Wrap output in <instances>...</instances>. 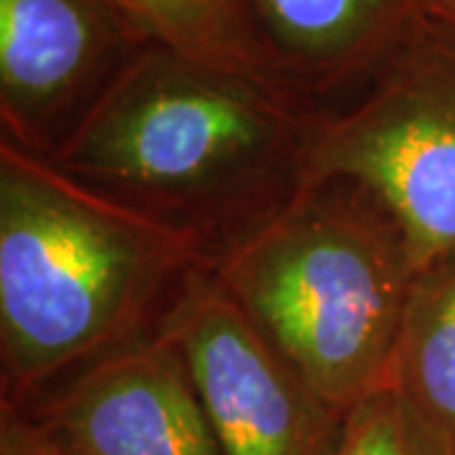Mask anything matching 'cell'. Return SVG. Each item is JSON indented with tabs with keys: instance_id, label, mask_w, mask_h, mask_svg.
<instances>
[{
	"instance_id": "7c38bea8",
	"label": "cell",
	"mask_w": 455,
	"mask_h": 455,
	"mask_svg": "<svg viewBox=\"0 0 455 455\" xmlns=\"http://www.w3.org/2000/svg\"><path fill=\"white\" fill-rule=\"evenodd\" d=\"M0 455H59L33 425L8 403H0Z\"/></svg>"
},
{
	"instance_id": "3957f363",
	"label": "cell",
	"mask_w": 455,
	"mask_h": 455,
	"mask_svg": "<svg viewBox=\"0 0 455 455\" xmlns=\"http://www.w3.org/2000/svg\"><path fill=\"white\" fill-rule=\"evenodd\" d=\"M212 276L341 412L387 390L418 278L400 223L362 185L307 180L208 259Z\"/></svg>"
},
{
	"instance_id": "9c48e42d",
	"label": "cell",
	"mask_w": 455,
	"mask_h": 455,
	"mask_svg": "<svg viewBox=\"0 0 455 455\" xmlns=\"http://www.w3.org/2000/svg\"><path fill=\"white\" fill-rule=\"evenodd\" d=\"M390 387L455 451V253L415 278Z\"/></svg>"
},
{
	"instance_id": "30bf717a",
	"label": "cell",
	"mask_w": 455,
	"mask_h": 455,
	"mask_svg": "<svg viewBox=\"0 0 455 455\" xmlns=\"http://www.w3.org/2000/svg\"><path fill=\"white\" fill-rule=\"evenodd\" d=\"M104 3L147 46H163L200 64L220 66V68L276 82L260 51L256 20H253V0H104Z\"/></svg>"
},
{
	"instance_id": "8fae6325",
	"label": "cell",
	"mask_w": 455,
	"mask_h": 455,
	"mask_svg": "<svg viewBox=\"0 0 455 455\" xmlns=\"http://www.w3.org/2000/svg\"><path fill=\"white\" fill-rule=\"evenodd\" d=\"M334 455H455V451L400 392L387 387L347 412Z\"/></svg>"
},
{
	"instance_id": "52a82bcc",
	"label": "cell",
	"mask_w": 455,
	"mask_h": 455,
	"mask_svg": "<svg viewBox=\"0 0 455 455\" xmlns=\"http://www.w3.org/2000/svg\"><path fill=\"white\" fill-rule=\"evenodd\" d=\"M142 46L104 0H0V140L51 157Z\"/></svg>"
},
{
	"instance_id": "4fadbf2b",
	"label": "cell",
	"mask_w": 455,
	"mask_h": 455,
	"mask_svg": "<svg viewBox=\"0 0 455 455\" xmlns=\"http://www.w3.org/2000/svg\"><path fill=\"white\" fill-rule=\"evenodd\" d=\"M427 5H430V8H438L443 13H448V16L455 18V0H427Z\"/></svg>"
},
{
	"instance_id": "7a4b0ae2",
	"label": "cell",
	"mask_w": 455,
	"mask_h": 455,
	"mask_svg": "<svg viewBox=\"0 0 455 455\" xmlns=\"http://www.w3.org/2000/svg\"><path fill=\"white\" fill-rule=\"evenodd\" d=\"M205 260L188 235L0 140V403L155 329Z\"/></svg>"
},
{
	"instance_id": "6da1fadb",
	"label": "cell",
	"mask_w": 455,
	"mask_h": 455,
	"mask_svg": "<svg viewBox=\"0 0 455 455\" xmlns=\"http://www.w3.org/2000/svg\"><path fill=\"white\" fill-rule=\"evenodd\" d=\"M319 109L263 76L142 46L46 160L211 259L309 180Z\"/></svg>"
},
{
	"instance_id": "8992f818",
	"label": "cell",
	"mask_w": 455,
	"mask_h": 455,
	"mask_svg": "<svg viewBox=\"0 0 455 455\" xmlns=\"http://www.w3.org/2000/svg\"><path fill=\"white\" fill-rule=\"evenodd\" d=\"M13 407L59 455H226L160 324Z\"/></svg>"
},
{
	"instance_id": "ba28073f",
	"label": "cell",
	"mask_w": 455,
	"mask_h": 455,
	"mask_svg": "<svg viewBox=\"0 0 455 455\" xmlns=\"http://www.w3.org/2000/svg\"><path fill=\"white\" fill-rule=\"evenodd\" d=\"M427 0H253L274 79L319 107L390 49Z\"/></svg>"
},
{
	"instance_id": "5b68a950",
	"label": "cell",
	"mask_w": 455,
	"mask_h": 455,
	"mask_svg": "<svg viewBox=\"0 0 455 455\" xmlns=\"http://www.w3.org/2000/svg\"><path fill=\"white\" fill-rule=\"evenodd\" d=\"M226 455H334L339 407L299 374L212 276L196 266L160 319Z\"/></svg>"
},
{
	"instance_id": "277c9868",
	"label": "cell",
	"mask_w": 455,
	"mask_h": 455,
	"mask_svg": "<svg viewBox=\"0 0 455 455\" xmlns=\"http://www.w3.org/2000/svg\"><path fill=\"white\" fill-rule=\"evenodd\" d=\"M311 178L370 190L418 271L455 253V18L425 5L339 97L322 104Z\"/></svg>"
}]
</instances>
